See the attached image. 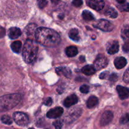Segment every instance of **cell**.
Segmentation results:
<instances>
[{
	"label": "cell",
	"mask_w": 129,
	"mask_h": 129,
	"mask_svg": "<svg viewBox=\"0 0 129 129\" xmlns=\"http://www.w3.org/2000/svg\"><path fill=\"white\" fill-rule=\"evenodd\" d=\"M73 5L75 6L76 7H79L83 5V1L81 0H74L73 1Z\"/></svg>",
	"instance_id": "34"
},
{
	"label": "cell",
	"mask_w": 129,
	"mask_h": 129,
	"mask_svg": "<svg viewBox=\"0 0 129 129\" xmlns=\"http://www.w3.org/2000/svg\"><path fill=\"white\" fill-rule=\"evenodd\" d=\"M21 47H22V44L20 41H15L11 44V48L12 49L13 51L15 53H20L21 52Z\"/></svg>",
	"instance_id": "22"
},
{
	"label": "cell",
	"mask_w": 129,
	"mask_h": 129,
	"mask_svg": "<svg viewBox=\"0 0 129 129\" xmlns=\"http://www.w3.org/2000/svg\"><path fill=\"white\" fill-rule=\"evenodd\" d=\"M107 52L110 55L116 54L119 50V44L117 40H111L107 44Z\"/></svg>",
	"instance_id": "7"
},
{
	"label": "cell",
	"mask_w": 129,
	"mask_h": 129,
	"mask_svg": "<svg viewBox=\"0 0 129 129\" xmlns=\"http://www.w3.org/2000/svg\"><path fill=\"white\" fill-rule=\"evenodd\" d=\"M128 122H129V113H126L121 117L120 120V123L121 124H125Z\"/></svg>",
	"instance_id": "27"
},
{
	"label": "cell",
	"mask_w": 129,
	"mask_h": 129,
	"mask_svg": "<svg viewBox=\"0 0 129 129\" xmlns=\"http://www.w3.org/2000/svg\"><path fill=\"white\" fill-rule=\"evenodd\" d=\"M29 129H35V128H30Z\"/></svg>",
	"instance_id": "39"
},
{
	"label": "cell",
	"mask_w": 129,
	"mask_h": 129,
	"mask_svg": "<svg viewBox=\"0 0 129 129\" xmlns=\"http://www.w3.org/2000/svg\"><path fill=\"white\" fill-rule=\"evenodd\" d=\"M123 50L125 52H129V41L126 42L124 44H123V47H122Z\"/></svg>",
	"instance_id": "32"
},
{
	"label": "cell",
	"mask_w": 129,
	"mask_h": 129,
	"mask_svg": "<svg viewBox=\"0 0 129 129\" xmlns=\"http://www.w3.org/2000/svg\"><path fill=\"white\" fill-rule=\"evenodd\" d=\"M106 15L112 18H115L118 16V13L113 8L110 7L107 9V11H106Z\"/></svg>",
	"instance_id": "24"
},
{
	"label": "cell",
	"mask_w": 129,
	"mask_h": 129,
	"mask_svg": "<svg viewBox=\"0 0 129 129\" xmlns=\"http://www.w3.org/2000/svg\"><path fill=\"white\" fill-rule=\"evenodd\" d=\"M108 74H109V72H108V71L103 72V73H102V74L100 75V79H105V78L107 77V76H109Z\"/></svg>",
	"instance_id": "36"
},
{
	"label": "cell",
	"mask_w": 129,
	"mask_h": 129,
	"mask_svg": "<svg viewBox=\"0 0 129 129\" xmlns=\"http://www.w3.org/2000/svg\"><path fill=\"white\" fill-rule=\"evenodd\" d=\"M66 54L69 57H73L78 54V50L75 46L68 47L66 49Z\"/></svg>",
	"instance_id": "18"
},
{
	"label": "cell",
	"mask_w": 129,
	"mask_h": 129,
	"mask_svg": "<svg viewBox=\"0 0 129 129\" xmlns=\"http://www.w3.org/2000/svg\"><path fill=\"white\" fill-rule=\"evenodd\" d=\"M94 27L104 31H111L114 28V25L107 20L102 19L94 23Z\"/></svg>",
	"instance_id": "4"
},
{
	"label": "cell",
	"mask_w": 129,
	"mask_h": 129,
	"mask_svg": "<svg viewBox=\"0 0 129 129\" xmlns=\"http://www.w3.org/2000/svg\"><path fill=\"white\" fill-rule=\"evenodd\" d=\"M21 35V31L17 27L10 28L8 31V36L11 39H16Z\"/></svg>",
	"instance_id": "14"
},
{
	"label": "cell",
	"mask_w": 129,
	"mask_h": 129,
	"mask_svg": "<svg viewBox=\"0 0 129 129\" xmlns=\"http://www.w3.org/2000/svg\"><path fill=\"white\" fill-rule=\"evenodd\" d=\"M79 90L82 93H88L89 91V87L88 85H82L79 88Z\"/></svg>",
	"instance_id": "29"
},
{
	"label": "cell",
	"mask_w": 129,
	"mask_h": 129,
	"mask_svg": "<svg viewBox=\"0 0 129 129\" xmlns=\"http://www.w3.org/2000/svg\"><path fill=\"white\" fill-rule=\"evenodd\" d=\"M96 69L93 65H87L83 67L81 69L82 73L87 76H90L94 74L96 72Z\"/></svg>",
	"instance_id": "17"
},
{
	"label": "cell",
	"mask_w": 129,
	"mask_h": 129,
	"mask_svg": "<svg viewBox=\"0 0 129 129\" xmlns=\"http://www.w3.org/2000/svg\"><path fill=\"white\" fill-rule=\"evenodd\" d=\"M98 99L94 96H92L89 97L88 98V101L86 102V105L88 108H94V107L98 105Z\"/></svg>",
	"instance_id": "20"
},
{
	"label": "cell",
	"mask_w": 129,
	"mask_h": 129,
	"mask_svg": "<svg viewBox=\"0 0 129 129\" xmlns=\"http://www.w3.org/2000/svg\"><path fill=\"white\" fill-rule=\"evenodd\" d=\"M21 95L18 93L7 94L0 97V113L13 108L21 102Z\"/></svg>",
	"instance_id": "3"
},
{
	"label": "cell",
	"mask_w": 129,
	"mask_h": 129,
	"mask_svg": "<svg viewBox=\"0 0 129 129\" xmlns=\"http://www.w3.org/2000/svg\"><path fill=\"white\" fill-rule=\"evenodd\" d=\"M121 37L126 42L129 41V26L125 25L122 27L121 31Z\"/></svg>",
	"instance_id": "21"
},
{
	"label": "cell",
	"mask_w": 129,
	"mask_h": 129,
	"mask_svg": "<svg viewBox=\"0 0 129 129\" xmlns=\"http://www.w3.org/2000/svg\"><path fill=\"white\" fill-rule=\"evenodd\" d=\"M35 38L37 43L48 47L57 46L60 42V37L57 31L45 27L38 28Z\"/></svg>",
	"instance_id": "1"
},
{
	"label": "cell",
	"mask_w": 129,
	"mask_h": 129,
	"mask_svg": "<svg viewBox=\"0 0 129 129\" xmlns=\"http://www.w3.org/2000/svg\"><path fill=\"white\" fill-rule=\"evenodd\" d=\"M44 104L46 106H50L52 104V99L51 98H47L45 100L44 102Z\"/></svg>",
	"instance_id": "33"
},
{
	"label": "cell",
	"mask_w": 129,
	"mask_h": 129,
	"mask_svg": "<svg viewBox=\"0 0 129 129\" xmlns=\"http://www.w3.org/2000/svg\"><path fill=\"white\" fill-rule=\"evenodd\" d=\"M117 91L121 100H125L129 97V88L122 86H117Z\"/></svg>",
	"instance_id": "11"
},
{
	"label": "cell",
	"mask_w": 129,
	"mask_h": 129,
	"mask_svg": "<svg viewBox=\"0 0 129 129\" xmlns=\"http://www.w3.org/2000/svg\"><path fill=\"white\" fill-rule=\"evenodd\" d=\"M123 80L125 83H129V68L125 72L123 76Z\"/></svg>",
	"instance_id": "30"
},
{
	"label": "cell",
	"mask_w": 129,
	"mask_h": 129,
	"mask_svg": "<svg viewBox=\"0 0 129 129\" xmlns=\"http://www.w3.org/2000/svg\"><path fill=\"white\" fill-rule=\"evenodd\" d=\"M38 49L39 47L36 41L31 39H27L23 49L22 56L24 61L27 64L32 62L37 55Z\"/></svg>",
	"instance_id": "2"
},
{
	"label": "cell",
	"mask_w": 129,
	"mask_h": 129,
	"mask_svg": "<svg viewBox=\"0 0 129 129\" xmlns=\"http://www.w3.org/2000/svg\"><path fill=\"white\" fill-rule=\"evenodd\" d=\"M69 37L71 39L76 42H78L80 39L79 31L76 28H73L69 31Z\"/></svg>",
	"instance_id": "19"
},
{
	"label": "cell",
	"mask_w": 129,
	"mask_h": 129,
	"mask_svg": "<svg viewBox=\"0 0 129 129\" xmlns=\"http://www.w3.org/2000/svg\"><path fill=\"white\" fill-rule=\"evenodd\" d=\"M56 73L59 75H63L68 78H70L72 76L71 71L67 67H59L55 69Z\"/></svg>",
	"instance_id": "13"
},
{
	"label": "cell",
	"mask_w": 129,
	"mask_h": 129,
	"mask_svg": "<svg viewBox=\"0 0 129 129\" xmlns=\"http://www.w3.org/2000/svg\"><path fill=\"white\" fill-rule=\"evenodd\" d=\"M83 19L86 21H91V20H94V16H93V13L88 10H84L82 13Z\"/></svg>",
	"instance_id": "23"
},
{
	"label": "cell",
	"mask_w": 129,
	"mask_h": 129,
	"mask_svg": "<svg viewBox=\"0 0 129 129\" xmlns=\"http://www.w3.org/2000/svg\"><path fill=\"white\" fill-rule=\"evenodd\" d=\"M117 79H118V76H117V74L113 73L112 74L110 75L109 80L111 81H116Z\"/></svg>",
	"instance_id": "35"
},
{
	"label": "cell",
	"mask_w": 129,
	"mask_h": 129,
	"mask_svg": "<svg viewBox=\"0 0 129 129\" xmlns=\"http://www.w3.org/2000/svg\"><path fill=\"white\" fill-rule=\"evenodd\" d=\"M53 125L55 129H61L63 126V122L61 120H57L53 122Z\"/></svg>",
	"instance_id": "28"
},
{
	"label": "cell",
	"mask_w": 129,
	"mask_h": 129,
	"mask_svg": "<svg viewBox=\"0 0 129 129\" xmlns=\"http://www.w3.org/2000/svg\"><path fill=\"white\" fill-rule=\"evenodd\" d=\"M47 3V1H42V0H40V1H38V5H39V7L40 8H44L45 6H46Z\"/></svg>",
	"instance_id": "31"
},
{
	"label": "cell",
	"mask_w": 129,
	"mask_h": 129,
	"mask_svg": "<svg viewBox=\"0 0 129 129\" xmlns=\"http://www.w3.org/2000/svg\"><path fill=\"white\" fill-rule=\"evenodd\" d=\"M13 117L15 123L21 127L27 125L29 122L28 116L22 112H15Z\"/></svg>",
	"instance_id": "5"
},
{
	"label": "cell",
	"mask_w": 129,
	"mask_h": 129,
	"mask_svg": "<svg viewBox=\"0 0 129 129\" xmlns=\"http://www.w3.org/2000/svg\"><path fill=\"white\" fill-rule=\"evenodd\" d=\"M127 60L123 57H118L114 60L115 66L118 69H123L127 65Z\"/></svg>",
	"instance_id": "15"
},
{
	"label": "cell",
	"mask_w": 129,
	"mask_h": 129,
	"mask_svg": "<svg viewBox=\"0 0 129 129\" xmlns=\"http://www.w3.org/2000/svg\"><path fill=\"white\" fill-rule=\"evenodd\" d=\"M37 28V25L34 23H30L26 26L25 29V32L28 36H31L32 35H35Z\"/></svg>",
	"instance_id": "16"
},
{
	"label": "cell",
	"mask_w": 129,
	"mask_h": 129,
	"mask_svg": "<svg viewBox=\"0 0 129 129\" xmlns=\"http://www.w3.org/2000/svg\"><path fill=\"white\" fill-rule=\"evenodd\" d=\"M118 8L122 11H129V3L125 2L123 4H119Z\"/></svg>",
	"instance_id": "26"
},
{
	"label": "cell",
	"mask_w": 129,
	"mask_h": 129,
	"mask_svg": "<svg viewBox=\"0 0 129 129\" xmlns=\"http://www.w3.org/2000/svg\"><path fill=\"white\" fill-rule=\"evenodd\" d=\"M108 64V60L103 54H99L96 58L94 62V67L96 70H101L106 68Z\"/></svg>",
	"instance_id": "6"
},
{
	"label": "cell",
	"mask_w": 129,
	"mask_h": 129,
	"mask_svg": "<svg viewBox=\"0 0 129 129\" xmlns=\"http://www.w3.org/2000/svg\"><path fill=\"white\" fill-rule=\"evenodd\" d=\"M78 102V98L76 94H71L69 96L67 97L64 102V105L67 108L71 107L74 105L76 104Z\"/></svg>",
	"instance_id": "12"
},
{
	"label": "cell",
	"mask_w": 129,
	"mask_h": 129,
	"mask_svg": "<svg viewBox=\"0 0 129 129\" xmlns=\"http://www.w3.org/2000/svg\"><path fill=\"white\" fill-rule=\"evenodd\" d=\"M1 122L6 125H11L13 123L12 118L8 115H3L1 118Z\"/></svg>",
	"instance_id": "25"
},
{
	"label": "cell",
	"mask_w": 129,
	"mask_h": 129,
	"mask_svg": "<svg viewBox=\"0 0 129 129\" xmlns=\"http://www.w3.org/2000/svg\"><path fill=\"white\" fill-rule=\"evenodd\" d=\"M113 118V114L110 111H107L104 112L100 118V123L102 126H106L112 122V119Z\"/></svg>",
	"instance_id": "9"
},
{
	"label": "cell",
	"mask_w": 129,
	"mask_h": 129,
	"mask_svg": "<svg viewBox=\"0 0 129 129\" xmlns=\"http://www.w3.org/2000/svg\"><path fill=\"white\" fill-rule=\"evenodd\" d=\"M64 110L61 107H56L50 110L47 113V117L49 118H57L62 115Z\"/></svg>",
	"instance_id": "10"
},
{
	"label": "cell",
	"mask_w": 129,
	"mask_h": 129,
	"mask_svg": "<svg viewBox=\"0 0 129 129\" xmlns=\"http://www.w3.org/2000/svg\"><path fill=\"white\" fill-rule=\"evenodd\" d=\"M84 59H85V57H84V56H81L80 57H79V60H81L82 62H83L84 61Z\"/></svg>",
	"instance_id": "37"
},
{
	"label": "cell",
	"mask_w": 129,
	"mask_h": 129,
	"mask_svg": "<svg viewBox=\"0 0 129 129\" xmlns=\"http://www.w3.org/2000/svg\"><path fill=\"white\" fill-rule=\"evenodd\" d=\"M117 3L119 4H123V3H124L126 2L125 1H119V0H117Z\"/></svg>",
	"instance_id": "38"
},
{
	"label": "cell",
	"mask_w": 129,
	"mask_h": 129,
	"mask_svg": "<svg viewBox=\"0 0 129 129\" xmlns=\"http://www.w3.org/2000/svg\"><path fill=\"white\" fill-rule=\"evenodd\" d=\"M88 6L96 11H101L105 6V2L102 0H88L86 1Z\"/></svg>",
	"instance_id": "8"
}]
</instances>
